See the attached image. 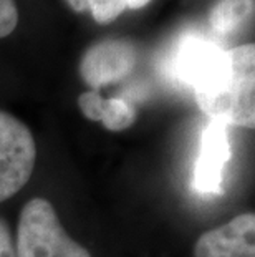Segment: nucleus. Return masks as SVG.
Masks as SVG:
<instances>
[{"label": "nucleus", "mask_w": 255, "mask_h": 257, "mask_svg": "<svg viewBox=\"0 0 255 257\" xmlns=\"http://www.w3.org/2000/svg\"><path fill=\"white\" fill-rule=\"evenodd\" d=\"M225 72L209 90L199 93L196 103L210 121L225 126H255V47L252 43L227 50Z\"/></svg>", "instance_id": "nucleus-1"}, {"label": "nucleus", "mask_w": 255, "mask_h": 257, "mask_svg": "<svg viewBox=\"0 0 255 257\" xmlns=\"http://www.w3.org/2000/svg\"><path fill=\"white\" fill-rule=\"evenodd\" d=\"M17 257H91L60 222L52 202L35 198L22 207L17 226Z\"/></svg>", "instance_id": "nucleus-2"}, {"label": "nucleus", "mask_w": 255, "mask_h": 257, "mask_svg": "<svg viewBox=\"0 0 255 257\" xmlns=\"http://www.w3.org/2000/svg\"><path fill=\"white\" fill-rule=\"evenodd\" d=\"M37 146L32 131L0 111V202L15 196L29 183L35 168Z\"/></svg>", "instance_id": "nucleus-3"}, {"label": "nucleus", "mask_w": 255, "mask_h": 257, "mask_svg": "<svg viewBox=\"0 0 255 257\" xmlns=\"http://www.w3.org/2000/svg\"><path fill=\"white\" fill-rule=\"evenodd\" d=\"M227 63V50L200 35H187L179 43L172 62L174 75L192 91L205 88Z\"/></svg>", "instance_id": "nucleus-4"}, {"label": "nucleus", "mask_w": 255, "mask_h": 257, "mask_svg": "<svg viewBox=\"0 0 255 257\" xmlns=\"http://www.w3.org/2000/svg\"><path fill=\"white\" fill-rule=\"evenodd\" d=\"M136 48L128 40H103L95 43L81 57L78 72L86 85L95 91L116 83L133 72Z\"/></svg>", "instance_id": "nucleus-5"}, {"label": "nucleus", "mask_w": 255, "mask_h": 257, "mask_svg": "<svg viewBox=\"0 0 255 257\" xmlns=\"http://www.w3.org/2000/svg\"><path fill=\"white\" fill-rule=\"evenodd\" d=\"M232 156L227 126L210 121L202 131L200 151L194 166L192 186L200 194H220L224 191V169Z\"/></svg>", "instance_id": "nucleus-6"}, {"label": "nucleus", "mask_w": 255, "mask_h": 257, "mask_svg": "<svg viewBox=\"0 0 255 257\" xmlns=\"http://www.w3.org/2000/svg\"><path fill=\"white\" fill-rule=\"evenodd\" d=\"M194 257H255V216L243 212L196 240Z\"/></svg>", "instance_id": "nucleus-7"}, {"label": "nucleus", "mask_w": 255, "mask_h": 257, "mask_svg": "<svg viewBox=\"0 0 255 257\" xmlns=\"http://www.w3.org/2000/svg\"><path fill=\"white\" fill-rule=\"evenodd\" d=\"M81 113L91 121H100L110 131H123L129 128L136 118V110L124 98L105 100L98 91H85L78 96Z\"/></svg>", "instance_id": "nucleus-8"}, {"label": "nucleus", "mask_w": 255, "mask_h": 257, "mask_svg": "<svg viewBox=\"0 0 255 257\" xmlns=\"http://www.w3.org/2000/svg\"><path fill=\"white\" fill-rule=\"evenodd\" d=\"M253 0H219L209 12L210 29L220 35L234 34L253 15Z\"/></svg>", "instance_id": "nucleus-9"}, {"label": "nucleus", "mask_w": 255, "mask_h": 257, "mask_svg": "<svg viewBox=\"0 0 255 257\" xmlns=\"http://www.w3.org/2000/svg\"><path fill=\"white\" fill-rule=\"evenodd\" d=\"M88 9L98 24H111L126 10V0H88Z\"/></svg>", "instance_id": "nucleus-10"}, {"label": "nucleus", "mask_w": 255, "mask_h": 257, "mask_svg": "<svg viewBox=\"0 0 255 257\" xmlns=\"http://www.w3.org/2000/svg\"><path fill=\"white\" fill-rule=\"evenodd\" d=\"M19 24V9L14 0H0V38L10 35Z\"/></svg>", "instance_id": "nucleus-11"}, {"label": "nucleus", "mask_w": 255, "mask_h": 257, "mask_svg": "<svg viewBox=\"0 0 255 257\" xmlns=\"http://www.w3.org/2000/svg\"><path fill=\"white\" fill-rule=\"evenodd\" d=\"M0 257H17V250H15V244L10 237V231L2 221H0Z\"/></svg>", "instance_id": "nucleus-12"}, {"label": "nucleus", "mask_w": 255, "mask_h": 257, "mask_svg": "<svg viewBox=\"0 0 255 257\" xmlns=\"http://www.w3.org/2000/svg\"><path fill=\"white\" fill-rule=\"evenodd\" d=\"M65 2L77 12H83V10L88 9V0H65Z\"/></svg>", "instance_id": "nucleus-13"}, {"label": "nucleus", "mask_w": 255, "mask_h": 257, "mask_svg": "<svg viewBox=\"0 0 255 257\" xmlns=\"http://www.w3.org/2000/svg\"><path fill=\"white\" fill-rule=\"evenodd\" d=\"M151 0H126V7L128 9H141L144 5H148Z\"/></svg>", "instance_id": "nucleus-14"}]
</instances>
